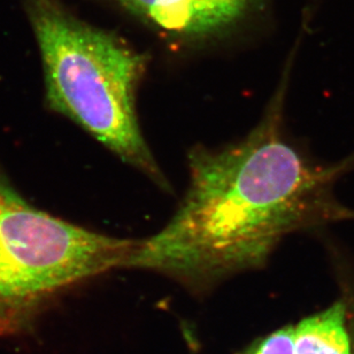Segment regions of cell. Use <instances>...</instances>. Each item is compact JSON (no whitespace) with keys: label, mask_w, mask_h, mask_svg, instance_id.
I'll use <instances>...</instances> for the list:
<instances>
[{"label":"cell","mask_w":354,"mask_h":354,"mask_svg":"<svg viewBox=\"0 0 354 354\" xmlns=\"http://www.w3.org/2000/svg\"><path fill=\"white\" fill-rule=\"evenodd\" d=\"M292 334L293 327L274 331L259 342L249 354H295Z\"/></svg>","instance_id":"cell-6"},{"label":"cell","mask_w":354,"mask_h":354,"mask_svg":"<svg viewBox=\"0 0 354 354\" xmlns=\"http://www.w3.org/2000/svg\"><path fill=\"white\" fill-rule=\"evenodd\" d=\"M348 306L337 300L293 327L295 354H352L346 328Z\"/></svg>","instance_id":"cell-5"},{"label":"cell","mask_w":354,"mask_h":354,"mask_svg":"<svg viewBox=\"0 0 354 354\" xmlns=\"http://www.w3.org/2000/svg\"><path fill=\"white\" fill-rule=\"evenodd\" d=\"M258 126L237 143L189 153L190 183L174 216L137 241L126 268L147 269L194 286L263 267L286 236L354 220L335 182L354 158L320 165L284 133L290 68Z\"/></svg>","instance_id":"cell-1"},{"label":"cell","mask_w":354,"mask_h":354,"mask_svg":"<svg viewBox=\"0 0 354 354\" xmlns=\"http://www.w3.org/2000/svg\"><path fill=\"white\" fill-rule=\"evenodd\" d=\"M136 244L34 207L0 174V337L27 331L62 290L126 268Z\"/></svg>","instance_id":"cell-3"},{"label":"cell","mask_w":354,"mask_h":354,"mask_svg":"<svg viewBox=\"0 0 354 354\" xmlns=\"http://www.w3.org/2000/svg\"><path fill=\"white\" fill-rule=\"evenodd\" d=\"M26 12L41 53L48 109L169 189L137 118L147 55L113 32L80 20L60 0H27Z\"/></svg>","instance_id":"cell-2"},{"label":"cell","mask_w":354,"mask_h":354,"mask_svg":"<svg viewBox=\"0 0 354 354\" xmlns=\"http://www.w3.org/2000/svg\"><path fill=\"white\" fill-rule=\"evenodd\" d=\"M169 37H214L242 21L260 0H111Z\"/></svg>","instance_id":"cell-4"}]
</instances>
